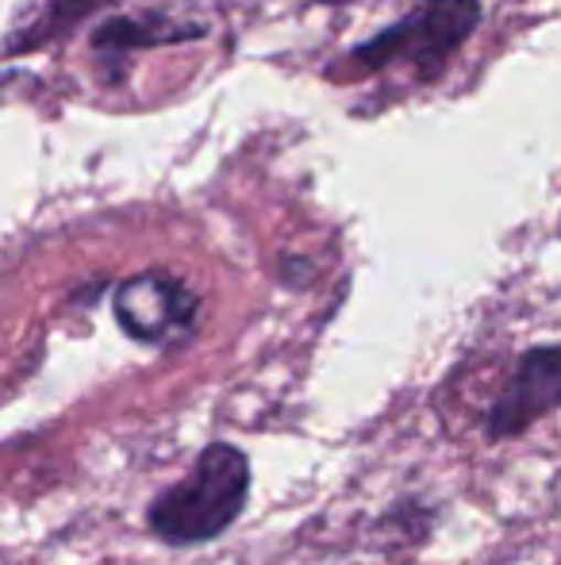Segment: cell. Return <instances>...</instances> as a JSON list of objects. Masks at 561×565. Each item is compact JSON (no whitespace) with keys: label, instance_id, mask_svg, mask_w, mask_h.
Masks as SVG:
<instances>
[{"label":"cell","instance_id":"cell-4","mask_svg":"<svg viewBox=\"0 0 561 565\" xmlns=\"http://www.w3.org/2000/svg\"><path fill=\"white\" fill-rule=\"evenodd\" d=\"M550 412H561V342H535L516 358L481 427L488 443H511Z\"/></svg>","mask_w":561,"mask_h":565},{"label":"cell","instance_id":"cell-5","mask_svg":"<svg viewBox=\"0 0 561 565\" xmlns=\"http://www.w3.org/2000/svg\"><path fill=\"white\" fill-rule=\"evenodd\" d=\"M208 35V23L177 20L170 12H139V15H108L93 31V51L100 54H131L147 46H177Z\"/></svg>","mask_w":561,"mask_h":565},{"label":"cell","instance_id":"cell-2","mask_svg":"<svg viewBox=\"0 0 561 565\" xmlns=\"http://www.w3.org/2000/svg\"><path fill=\"white\" fill-rule=\"evenodd\" d=\"M481 0H420L404 20L377 31L374 39L350 51V62L362 70H385L392 62H412L423 77H434L450 62L457 46H465L477 31Z\"/></svg>","mask_w":561,"mask_h":565},{"label":"cell","instance_id":"cell-1","mask_svg":"<svg viewBox=\"0 0 561 565\" xmlns=\"http://www.w3.org/2000/svg\"><path fill=\"white\" fill-rule=\"evenodd\" d=\"M255 469L247 450L235 443H208L196 454L193 469L147 504V531L162 546L185 551L224 539L247 512Z\"/></svg>","mask_w":561,"mask_h":565},{"label":"cell","instance_id":"cell-3","mask_svg":"<svg viewBox=\"0 0 561 565\" xmlns=\"http://www.w3.org/2000/svg\"><path fill=\"white\" fill-rule=\"evenodd\" d=\"M112 316L123 335L139 347L177 350L196 335L201 297L188 289V281L165 269H142L116 285Z\"/></svg>","mask_w":561,"mask_h":565},{"label":"cell","instance_id":"cell-6","mask_svg":"<svg viewBox=\"0 0 561 565\" xmlns=\"http://www.w3.org/2000/svg\"><path fill=\"white\" fill-rule=\"evenodd\" d=\"M108 4H120V0H46L35 12V20L23 23L15 35H8V54H20L28 46H43L58 35H69L77 23H85L93 12H100Z\"/></svg>","mask_w":561,"mask_h":565}]
</instances>
